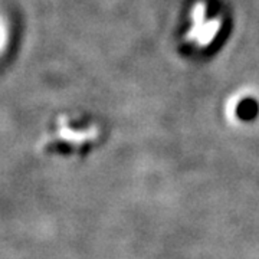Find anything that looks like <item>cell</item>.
<instances>
[{
    "label": "cell",
    "mask_w": 259,
    "mask_h": 259,
    "mask_svg": "<svg viewBox=\"0 0 259 259\" xmlns=\"http://www.w3.org/2000/svg\"><path fill=\"white\" fill-rule=\"evenodd\" d=\"M221 32V19L210 16L202 6H194L190 16V28L187 30V40L196 47L204 48L216 37L214 33Z\"/></svg>",
    "instance_id": "obj_1"
}]
</instances>
